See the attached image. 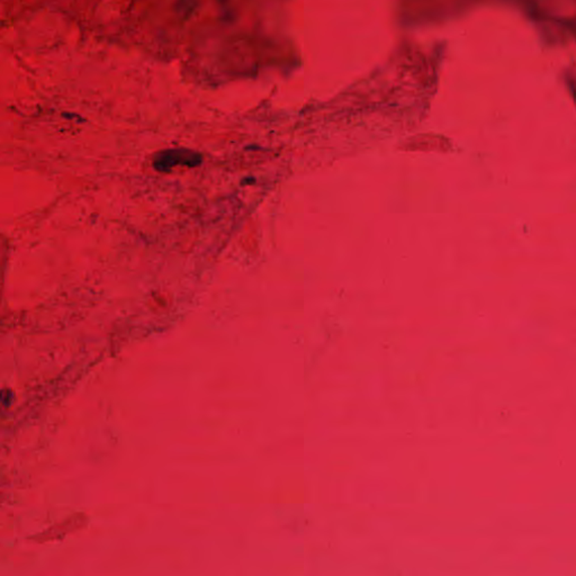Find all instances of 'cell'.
Returning a JSON list of instances; mask_svg holds the SVG:
<instances>
[{"instance_id":"obj_1","label":"cell","mask_w":576,"mask_h":576,"mask_svg":"<svg viewBox=\"0 0 576 576\" xmlns=\"http://www.w3.org/2000/svg\"><path fill=\"white\" fill-rule=\"evenodd\" d=\"M194 154V152L192 151H187V150H174V151H166L163 156L161 157L158 158L157 159V168L161 169L163 167H166L165 170H166L167 167L170 168V167L174 166V163L176 165H179V163H183V165H190V166H194L195 165V159H198L199 157H190Z\"/></svg>"}]
</instances>
